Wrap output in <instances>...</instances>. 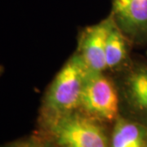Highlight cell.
Instances as JSON below:
<instances>
[{
    "label": "cell",
    "mask_w": 147,
    "mask_h": 147,
    "mask_svg": "<svg viewBox=\"0 0 147 147\" xmlns=\"http://www.w3.org/2000/svg\"><path fill=\"white\" fill-rule=\"evenodd\" d=\"M89 71L78 54L69 59L45 95L42 107L43 121L71 114L79 108L82 91Z\"/></svg>",
    "instance_id": "obj_1"
},
{
    "label": "cell",
    "mask_w": 147,
    "mask_h": 147,
    "mask_svg": "<svg viewBox=\"0 0 147 147\" xmlns=\"http://www.w3.org/2000/svg\"><path fill=\"white\" fill-rule=\"evenodd\" d=\"M43 122L60 147H109L103 130L88 116L74 112Z\"/></svg>",
    "instance_id": "obj_2"
},
{
    "label": "cell",
    "mask_w": 147,
    "mask_h": 147,
    "mask_svg": "<svg viewBox=\"0 0 147 147\" xmlns=\"http://www.w3.org/2000/svg\"><path fill=\"white\" fill-rule=\"evenodd\" d=\"M119 94L115 85L103 72L91 71L82 91L79 108L92 119L113 121L118 119Z\"/></svg>",
    "instance_id": "obj_3"
},
{
    "label": "cell",
    "mask_w": 147,
    "mask_h": 147,
    "mask_svg": "<svg viewBox=\"0 0 147 147\" xmlns=\"http://www.w3.org/2000/svg\"><path fill=\"white\" fill-rule=\"evenodd\" d=\"M112 15L96 25L87 27L82 33L77 53L91 71L104 72L107 69L105 61V45Z\"/></svg>",
    "instance_id": "obj_4"
},
{
    "label": "cell",
    "mask_w": 147,
    "mask_h": 147,
    "mask_svg": "<svg viewBox=\"0 0 147 147\" xmlns=\"http://www.w3.org/2000/svg\"><path fill=\"white\" fill-rule=\"evenodd\" d=\"M111 15L124 34L147 36V0H113Z\"/></svg>",
    "instance_id": "obj_5"
},
{
    "label": "cell",
    "mask_w": 147,
    "mask_h": 147,
    "mask_svg": "<svg viewBox=\"0 0 147 147\" xmlns=\"http://www.w3.org/2000/svg\"><path fill=\"white\" fill-rule=\"evenodd\" d=\"M123 90L130 105L147 115V67L131 70L125 79Z\"/></svg>",
    "instance_id": "obj_6"
},
{
    "label": "cell",
    "mask_w": 147,
    "mask_h": 147,
    "mask_svg": "<svg viewBox=\"0 0 147 147\" xmlns=\"http://www.w3.org/2000/svg\"><path fill=\"white\" fill-rule=\"evenodd\" d=\"M146 137L140 124L119 118L114 127L110 147H146Z\"/></svg>",
    "instance_id": "obj_7"
},
{
    "label": "cell",
    "mask_w": 147,
    "mask_h": 147,
    "mask_svg": "<svg viewBox=\"0 0 147 147\" xmlns=\"http://www.w3.org/2000/svg\"><path fill=\"white\" fill-rule=\"evenodd\" d=\"M127 47L125 35L117 26L113 17L105 45V61L107 69L119 67L124 62L127 56Z\"/></svg>",
    "instance_id": "obj_8"
},
{
    "label": "cell",
    "mask_w": 147,
    "mask_h": 147,
    "mask_svg": "<svg viewBox=\"0 0 147 147\" xmlns=\"http://www.w3.org/2000/svg\"><path fill=\"white\" fill-rule=\"evenodd\" d=\"M20 143H21V147H47L39 141H36V140H30L27 142H22Z\"/></svg>",
    "instance_id": "obj_9"
},
{
    "label": "cell",
    "mask_w": 147,
    "mask_h": 147,
    "mask_svg": "<svg viewBox=\"0 0 147 147\" xmlns=\"http://www.w3.org/2000/svg\"><path fill=\"white\" fill-rule=\"evenodd\" d=\"M1 147H21V143H14V144H11V145H7L5 146H1Z\"/></svg>",
    "instance_id": "obj_10"
},
{
    "label": "cell",
    "mask_w": 147,
    "mask_h": 147,
    "mask_svg": "<svg viewBox=\"0 0 147 147\" xmlns=\"http://www.w3.org/2000/svg\"><path fill=\"white\" fill-rule=\"evenodd\" d=\"M3 70H4V69H3V66L0 65V76L2 75V74L3 73Z\"/></svg>",
    "instance_id": "obj_11"
},
{
    "label": "cell",
    "mask_w": 147,
    "mask_h": 147,
    "mask_svg": "<svg viewBox=\"0 0 147 147\" xmlns=\"http://www.w3.org/2000/svg\"><path fill=\"white\" fill-rule=\"evenodd\" d=\"M146 147H147V145H146Z\"/></svg>",
    "instance_id": "obj_12"
}]
</instances>
